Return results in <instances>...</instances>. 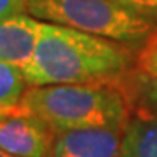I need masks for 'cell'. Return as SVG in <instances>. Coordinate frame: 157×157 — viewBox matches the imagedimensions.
I'll return each mask as SVG.
<instances>
[{
    "mask_svg": "<svg viewBox=\"0 0 157 157\" xmlns=\"http://www.w3.org/2000/svg\"><path fill=\"white\" fill-rule=\"evenodd\" d=\"M131 59L122 42L42 21L33 54L21 70L28 86L103 84L119 80Z\"/></svg>",
    "mask_w": 157,
    "mask_h": 157,
    "instance_id": "obj_1",
    "label": "cell"
},
{
    "mask_svg": "<svg viewBox=\"0 0 157 157\" xmlns=\"http://www.w3.org/2000/svg\"><path fill=\"white\" fill-rule=\"evenodd\" d=\"M19 108L40 117L56 135L84 128L124 129L131 117L128 98L113 82L28 86Z\"/></svg>",
    "mask_w": 157,
    "mask_h": 157,
    "instance_id": "obj_2",
    "label": "cell"
},
{
    "mask_svg": "<svg viewBox=\"0 0 157 157\" xmlns=\"http://www.w3.org/2000/svg\"><path fill=\"white\" fill-rule=\"evenodd\" d=\"M26 12L40 21L122 44L143 42L155 28L152 16L119 0H26Z\"/></svg>",
    "mask_w": 157,
    "mask_h": 157,
    "instance_id": "obj_3",
    "label": "cell"
},
{
    "mask_svg": "<svg viewBox=\"0 0 157 157\" xmlns=\"http://www.w3.org/2000/svg\"><path fill=\"white\" fill-rule=\"evenodd\" d=\"M56 133L40 117L17 108L0 119V148L17 157H49Z\"/></svg>",
    "mask_w": 157,
    "mask_h": 157,
    "instance_id": "obj_4",
    "label": "cell"
},
{
    "mask_svg": "<svg viewBox=\"0 0 157 157\" xmlns=\"http://www.w3.org/2000/svg\"><path fill=\"white\" fill-rule=\"evenodd\" d=\"M122 129L84 128L54 136L49 157H121Z\"/></svg>",
    "mask_w": 157,
    "mask_h": 157,
    "instance_id": "obj_5",
    "label": "cell"
},
{
    "mask_svg": "<svg viewBox=\"0 0 157 157\" xmlns=\"http://www.w3.org/2000/svg\"><path fill=\"white\" fill-rule=\"evenodd\" d=\"M42 21L17 14L0 21V61L23 68L33 54Z\"/></svg>",
    "mask_w": 157,
    "mask_h": 157,
    "instance_id": "obj_6",
    "label": "cell"
},
{
    "mask_svg": "<svg viewBox=\"0 0 157 157\" xmlns=\"http://www.w3.org/2000/svg\"><path fill=\"white\" fill-rule=\"evenodd\" d=\"M121 157H157V113H131L122 129Z\"/></svg>",
    "mask_w": 157,
    "mask_h": 157,
    "instance_id": "obj_7",
    "label": "cell"
},
{
    "mask_svg": "<svg viewBox=\"0 0 157 157\" xmlns=\"http://www.w3.org/2000/svg\"><path fill=\"white\" fill-rule=\"evenodd\" d=\"M26 87L21 68L0 61V119L19 108Z\"/></svg>",
    "mask_w": 157,
    "mask_h": 157,
    "instance_id": "obj_8",
    "label": "cell"
},
{
    "mask_svg": "<svg viewBox=\"0 0 157 157\" xmlns=\"http://www.w3.org/2000/svg\"><path fill=\"white\" fill-rule=\"evenodd\" d=\"M135 65L143 78H157V26L148 33L135 54Z\"/></svg>",
    "mask_w": 157,
    "mask_h": 157,
    "instance_id": "obj_9",
    "label": "cell"
},
{
    "mask_svg": "<svg viewBox=\"0 0 157 157\" xmlns=\"http://www.w3.org/2000/svg\"><path fill=\"white\" fill-rule=\"evenodd\" d=\"M26 12V0H0V21Z\"/></svg>",
    "mask_w": 157,
    "mask_h": 157,
    "instance_id": "obj_10",
    "label": "cell"
},
{
    "mask_svg": "<svg viewBox=\"0 0 157 157\" xmlns=\"http://www.w3.org/2000/svg\"><path fill=\"white\" fill-rule=\"evenodd\" d=\"M143 94H145V100L157 110V78H145Z\"/></svg>",
    "mask_w": 157,
    "mask_h": 157,
    "instance_id": "obj_11",
    "label": "cell"
},
{
    "mask_svg": "<svg viewBox=\"0 0 157 157\" xmlns=\"http://www.w3.org/2000/svg\"><path fill=\"white\" fill-rule=\"evenodd\" d=\"M133 2H135V7L138 11L157 19V0H133Z\"/></svg>",
    "mask_w": 157,
    "mask_h": 157,
    "instance_id": "obj_12",
    "label": "cell"
},
{
    "mask_svg": "<svg viewBox=\"0 0 157 157\" xmlns=\"http://www.w3.org/2000/svg\"><path fill=\"white\" fill-rule=\"evenodd\" d=\"M0 157H17V155H12V154H9V152H6V150L0 148Z\"/></svg>",
    "mask_w": 157,
    "mask_h": 157,
    "instance_id": "obj_13",
    "label": "cell"
},
{
    "mask_svg": "<svg viewBox=\"0 0 157 157\" xmlns=\"http://www.w3.org/2000/svg\"><path fill=\"white\" fill-rule=\"evenodd\" d=\"M119 2H122V4H128V6H131V7H135V2L133 0H119ZM136 9V7H135Z\"/></svg>",
    "mask_w": 157,
    "mask_h": 157,
    "instance_id": "obj_14",
    "label": "cell"
}]
</instances>
